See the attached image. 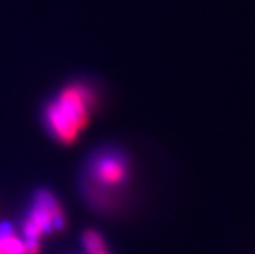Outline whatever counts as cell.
Returning <instances> with one entry per match:
<instances>
[{"mask_svg":"<svg viewBox=\"0 0 255 254\" xmlns=\"http://www.w3.org/2000/svg\"><path fill=\"white\" fill-rule=\"evenodd\" d=\"M83 245L88 254H109L102 236L94 230H88L83 235Z\"/></svg>","mask_w":255,"mask_h":254,"instance_id":"5b68a950","label":"cell"},{"mask_svg":"<svg viewBox=\"0 0 255 254\" xmlns=\"http://www.w3.org/2000/svg\"><path fill=\"white\" fill-rule=\"evenodd\" d=\"M66 225L63 208L58 198L50 190H36L28 212L21 221V240L25 254H40V241L43 235L61 231Z\"/></svg>","mask_w":255,"mask_h":254,"instance_id":"3957f363","label":"cell"},{"mask_svg":"<svg viewBox=\"0 0 255 254\" xmlns=\"http://www.w3.org/2000/svg\"><path fill=\"white\" fill-rule=\"evenodd\" d=\"M128 162L121 150L101 149L89 157L84 169V192L86 197L96 207L111 203L119 188L127 180Z\"/></svg>","mask_w":255,"mask_h":254,"instance_id":"7a4b0ae2","label":"cell"},{"mask_svg":"<svg viewBox=\"0 0 255 254\" xmlns=\"http://www.w3.org/2000/svg\"><path fill=\"white\" fill-rule=\"evenodd\" d=\"M104 101L99 79L74 76L61 83L41 106V124L46 134L61 145H73L88 129Z\"/></svg>","mask_w":255,"mask_h":254,"instance_id":"6da1fadb","label":"cell"},{"mask_svg":"<svg viewBox=\"0 0 255 254\" xmlns=\"http://www.w3.org/2000/svg\"><path fill=\"white\" fill-rule=\"evenodd\" d=\"M0 254H25L23 240L10 225H0Z\"/></svg>","mask_w":255,"mask_h":254,"instance_id":"277c9868","label":"cell"}]
</instances>
